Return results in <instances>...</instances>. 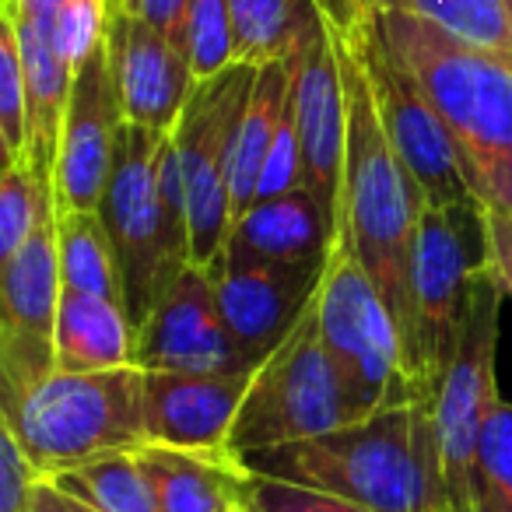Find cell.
<instances>
[{"mask_svg":"<svg viewBox=\"0 0 512 512\" xmlns=\"http://www.w3.org/2000/svg\"><path fill=\"white\" fill-rule=\"evenodd\" d=\"M249 474L306 484L372 512H453L428 397L390 404L316 439L235 456Z\"/></svg>","mask_w":512,"mask_h":512,"instance_id":"obj_1","label":"cell"},{"mask_svg":"<svg viewBox=\"0 0 512 512\" xmlns=\"http://www.w3.org/2000/svg\"><path fill=\"white\" fill-rule=\"evenodd\" d=\"M337 46H341L344 85H348V158H344L337 239L355 253L372 285L379 288L404 341L407 365L425 393L418 299H414V253H418V221L425 211V197L379 127L376 102L358 57L341 39Z\"/></svg>","mask_w":512,"mask_h":512,"instance_id":"obj_2","label":"cell"},{"mask_svg":"<svg viewBox=\"0 0 512 512\" xmlns=\"http://www.w3.org/2000/svg\"><path fill=\"white\" fill-rule=\"evenodd\" d=\"M372 22L446 123L470 193L512 214V64L400 11L376 8Z\"/></svg>","mask_w":512,"mask_h":512,"instance_id":"obj_3","label":"cell"},{"mask_svg":"<svg viewBox=\"0 0 512 512\" xmlns=\"http://www.w3.org/2000/svg\"><path fill=\"white\" fill-rule=\"evenodd\" d=\"M123 281V302L134 330L151 316L176 278L193 264L186 186L172 137L127 123L113 176L99 200Z\"/></svg>","mask_w":512,"mask_h":512,"instance_id":"obj_4","label":"cell"},{"mask_svg":"<svg viewBox=\"0 0 512 512\" xmlns=\"http://www.w3.org/2000/svg\"><path fill=\"white\" fill-rule=\"evenodd\" d=\"M0 425L43 477L85 467L109 453L148 446L144 369L53 372L25 397L0 404Z\"/></svg>","mask_w":512,"mask_h":512,"instance_id":"obj_5","label":"cell"},{"mask_svg":"<svg viewBox=\"0 0 512 512\" xmlns=\"http://www.w3.org/2000/svg\"><path fill=\"white\" fill-rule=\"evenodd\" d=\"M369 414L365 400L323 344L313 306V313L292 330V337L253 372V383L235 414L228 453L242 456L316 439Z\"/></svg>","mask_w":512,"mask_h":512,"instance_id":"obj_6","label":"cell"},{"mask_svg":"<svg viewBox=\"0 0 512 512\" xmlns=\"http://www.w3.org/2000/svg\"><path fill=\"white\" fill-rule=\"evenodd\" d=\"M253 64H232L228 71L197 81L172 127L179 176L186 186L190 218V256L197 267L218 260L232 228V162L242 113L256 85Z\"/></svg>","mask_w":512,"mask_h":512,"instance_id":"obj_7","label":"cell"},{"mask_svg":"<svg viewBox=\"0 0 512 512\" xmlns=\"http://www.w3.org/2000/svg\"><path fill=\"white\" fill-rule=\"evenodd\" d=\"M488 267V232L484 204H425L418 221L414 253V299H418L421 334V383L435 397L467 323L470 288Z\"/></svg>","mask_w":512,"mask_h":512,"instance_id":"obj_8","label":"cell"},{"mask_svg":"<svg viewBox=\"0 0 512 512\" xmlns=\"http://www.w3.org/2000/svg\"><path fill=\"white\" fill-rule=\"evenodd\" d=\"M316 320H320L323 344L369 411L425 397L407 365L404 341L383 295L341 239L334 246L320 299H316Z\"/></svg>","mask_w":512,"mask_h":512,"instance_id":"obj_9","label":"cell"},{"mask_svg":"<svg viewBox=\"0 0 512 512\" xmlns=\"http://www.w3.org/2000/svg\"><path fill=\"white\" fill-rule=\"evenodd\" d=\"M505 288L491 267H484L470 288L467 323H463L460 348L449 362L442 383L435 386V432H439L442 477L453 512H474L470 498V474L481 432L488 425L491 411L498 407V323H502Z\"/></svg>","mask_w":512,"mask_h":512,"instance_id":"obj_10","label":"cell"},{"mask_svg":"<svg viewBox=\"0 0 512 512\" xmlns=\"http://www.w3.org/2000/svg\"><path fill=\"white\" fill-rule=\"evenodd\" d=\"M348 50L358 57L365 81H369L379 127H383L386 141L393 144L397 158L404 162V169L418 183L425 204L477 200L460 169V158H456L446 123L439 120L435 106L421 92L418 78L404 67V60L386 46L376 22H369L365 36L358 43H351Z\"/></svg>","mask_w":512,"mask_h":512,"instance_id":"obj_11","label":"cell"},{"mask_svg":"<svg viewBox=\"0 0 512 512\" xmlns=\"http://www.w3.org/2000/svg\"><path fill=\"white\" fill-rule=\"evenodd\" d=\"M64 278L57 256V211L0 267V404L25 397L57 372V316Z\"/></svg>","mask_w":512,"mask_h":512,"instance_id":"obj_12","label":"cell"},{"mask_svg":"<svg viewBox=\"0 0 512 512\" xmlns=\"http://www.w3.org/2000/svg\"><path fill=\"white\" fill-rule=\"evenodd\" d=\"M123 127H127V109H123L109 46L102 39L74 67L71 99H67L64 130H60L57 169H53L57 211H99V200L106 193L109 176H113Z\"/></svg>","mask_w":512,"mask_h":512,"instance_id":"obj_13","label":"cell"},{"mask_svg":"<svg viewBox=\"0 0 512 512\" xmlns=\"http://www.w3.org/2000/svg\"><path fill=\"white\" fill-rule=\"evenodd\" d=\"M327 267L330 264H260L221 256L207 267L221 316L256 369L313 313Z\"/></svg>","mask_w":512,"mask_h":512,"instance_id":"obj_14","label":"cell"},{"mask_svg":"<svg viewBox=\"0 0 512 512\" xmlns=\"http://www.w3.org/2000/svg\"><path fill=\"white\" fill-rule=\"evenodd\" d=\"M144 372H256L228 330L207 267L190 264L137 327Z\"/></svg>","mask_w":512,"mask_h":512,"instance_id":"obj_15","label":"cell"},{"mask_svg":"<svg viewBox=\"0 0 512 512\" xmlns=\"http://www.w3.org/2000/svg\"><path fill=\"white\" fill-rule=\"evenodd\" d=\"M295 123H299L306 186L337 225L344 158H348V85H344L341 46L330 22L295 53Z\"/></svg>","mask_w":512,"mask_h":512,"instance_id":"obj_16","label":"cell"},{"mask_svg":"<svg viewBox=\"0 0 512 512\" xmlns=\"http://www.w3.org/2000/svg\"><path fill=\"white\" fill-rule=\"evenodd\" d=\"M106 46L116 81H120L127 123L172 134L193 85H197L186 50L176 39L162 36L148 22L120 8H109Z\"/></svg>","mask_w":512,"mask_h":512,"instance_id":"obj_17","label":"cell"},{"mask_svg":"<svg viewBox=\"0 0 512 512\" xmlns=\"http://www.w3.org/2000/svg\"><path fill=\"white\" fill-rule=\"evenodd\" d=\"M253 372H144V435L155 446L228 453Z\"/></svg>","mask_w":512,"mask_h":512,"instance_id":"obj_18","label":"cell"},{"mask_svg":"<svg viewBox=\"0 0 512 512\" xmlns=\"http://www.w3.org/2000/svg\"><path fill=\"white\" fill-rule=\"evenodd\" d=\"M337 225L309 186L281 197L256 200L232 221L221 246V260H260V264H330Z\"/></svg>","mask_w":512,"mask_h":512,"instance_id":"obj_19","label":"cell"},{"mask_svg":"<svg viewBox=\"0 0 512 512\" xmlns=\"http://www.w3.org/2000/svg\"><path fill=\"white\" fill-rule=\"evenodd\" d=\"M0 18L15 29L22 53L25 88H29V169L43 186L53 190L60 130H64L67 99H71L74 67L57 46V18L4 11Z\"/></svg>","mask_w":512,"mask_h":512,"instance_id":"obj_20","label":"cell"},{"mask_svg":"<svg viewBox=\"0 0 512 512\" xmlns=\"http://www.w3.org/2000/svg\"><path fill=\"white\" fill-rule=\"evenodd\" d=\"M162 512H242L249 470L232 453L148 446L137 449Z\"/></svg>","mask_w":512,"mask_h":512,"instance_id":"obj_21","label":"cell"},{"mask_svg":"<svg viewBox=\"0 0 512 512\" xmlns=\"http://www.w3.org/2000/svg\"><path fill=\"white\" fill-rule=\"evenodd\" d=\"M137 365V330L120 302L64 288L57 316V369L106 372Z\"/></svg>","mask_w":512,"mask_h":512,"instance_id":"obj_22","label":"cell"},{"mask_svg":"<svg viewBox=\"0 0 512 512\" xmlns=\"http://www.w3.org/2000/svg\"><path fill=\"white\" fill-rule=\"evenodd\" d=\"M295 99V57L274 60L256 71V85L249 95V106L242 113L239 137H235V162H232V221L256 204L264 162L274 148L285 113Z\"/></svg>","mask_w":512,"mask_h":512,"instance_id":"obj_23","label":"cell"},{"mask_svg":"<svg viewBox=\"0 0 512 512\" xmlns=\"http://www.w3.org/2000/svg\"><path fill=\"white\" fill-rule=\"evenodd\" d=\"M239 64L292 60L327 25L316 0H228Z\"/></svg>","mask_w":512,"mask_h":512,"instance_id":"obj_24","label":"cell"},{"mask_svg":"<svg viewBox=\"0 0 512 512\" xmlns=\"http://www.w3.org/2000/svg\"><path fill=\"white\" fill-rule=\"evenodd\" d=\"M57 256L64 288L123 302V281L116 253L99 211H57Z\"/></svg>","mask_w":512,"mask_h":512,"instance_id":"obj_25","label":"cell"},{"mask_svg":"<svg viewBox=\"0 0 512 512\" xmlns=\"http://www.w3.org/2000/svg\"><path fill=\"white\" fill-rule=\"evenodd\" d=\"M46 481H53L60 491L81 498L99 512H162L148 470L137 460V449L134 453L99 456L85 467L64 470V474L46 477Z\"/></svg>","mask_w":512,"mask_h":512,"instance_id":"obj_26","label":"cell"},{"mask_svg":"<svg viewBox=\"0 0 512 512\" xmlns=\"http://www.w3.org/2000/svg\"><path fill=\"white\" fill-rule=\"evenodd\" d=\"M379 8L421 18L470 46H481L512 64V15L505 0H376Z\"/></svg>","mask_w":512,"mask_h":512,"instance_id":"obj_27","label":"cell"},{"mask_svg":"<svg viewBox=\"0 0 512 512\" xmlns=\"http://www.w3.org/2000/svg\"><path fill=\"white\" fill-rule=\"evenodd\" d=\"M474 512H512V400H498L477 442L470 474Z\"/></svg>","mask_w":512,"mask_h":512,"instance_id":"obj_28","label":"cell"},{"mask_svg":"<svg viewBox=\"0 0 512 512\" xmlns=\"http://www.w3.org/2000/svg\"><path fill=\"white\" fill-rule=\"evenodd\" d=\"M57 211L53 190L32 176L29 162H4L0 172V260L25 246L39 221Z\"/></svg>","mask_w":512,"mask_h":512,"instance_id":"obj_29","label":"cell"},{"mask_svg":"<svg viewBox=\"0 0 512 512\" xmlns=\"http://www.w3.org/2000/svg\"><path fill=\"white\" fill-rule=\"evenodd\" d=\"M183 50L197 81H207L239 64L228 0H193L183 29Z\"/></svg>","mask_w":512,"mask_h":512,"instance_id":"obj_30","label":"cell"},{"mask_svg":"<svg viewBox=\"0 0 512 512\" xmlns=\"http://www.w3.org/2000/svg\"><path fill=\"white\" fill-rule=\"evenodd\" d=\"M0 144L4 162H29V88L18 39L0 18Z\"/></svg>","mask_w":512,"mask_h":512,"instance_id":"obj_31","label":"cell"},{"mask_svg":"<svg viewBox=\"0 0 512 512\" xmlns=\"http://www.w3.org/2000/svg\"><path fill=\"white\" fill-rule=\"evenodd\" d=\"M242 512H372L358 502H348L341 495H330L306 484L278 481V477L249 474Z\"/></svg>","mask_w":512,"mask_h":512,"instance_id":"obj_32","label":"cell"},{"mask_svg":"<svg viewBox=\"0 0 512 512\" xmlns=\"http://www.w3.org/2000/svg\"><path fill=\"white\" fill-rule=\"evenodd\" d=\"M109 0H64L57 15V46L67 64L78 67L106 39Z\"/></svg>","mask_w":512,"mask_h":512,"instance_id":"obj_33","label":"cell"},{"mask_svg":"<svg viewBox=\"0 0 512 512\" xmlns=\"http://www.w3.org/2000/svg\"><path fill=\"white\" fill-rule=\"evenodd\" d=\"M39 481L43 474L25 460L15 435L0 425V512H32Z\"/></svg>","mask_w":512,"mask_h":512,"instance_id":"obj_34","label":"cell"},{"mask_svg":"<svg viewBox=\"0 0 512 512\" xmlns=\"http://www.w3.org/2000/svg\"><path fill=\"white\" fill-rule=\"evenodd\" d=\"M193 0H116L109 8H120L127 15L148 22L151 29H158L162 36L176 39L183 46V29H186V15H190Z\"/></svg>","mask_w":512,"mask_h":512,"instance_id":"obj_35","label":"cell"},{"mask_svg":"<svg viewBox=\"0 0 512 512\" xmlns=\"http://www.w3.org/2000/svg\"><path fill=\"white\" fill-rule=\"evenodd\" d=\"M323 11V18L330 22L334 36L341 39L344 46L358 43L369 29L372 15H376V0H316Z\"/></svg>","mask_w":512,"mask_h":512,"instance_id":"obj_36","label":"cell"},{"mask_svg":"<svg viewBox=\"0 0 512 512\" xmlns=\"http://www.w3.org/2000/svg\"><path fill=\"white\" fill-rule=\"evenodd\" d=\"M484 232H488V267L512 299V214L484 207Z\"/></svg>","mask_w":512,"mask_h":512,"instance_id":"obj_37","label":"cell"},{"mask_svg":"<svg viewBox=\"0 0 512 512\" xmlns=\"http://www.w3.org/2000/svg\"><path fill=\"white\" fill-rule=\"evenodd\" d=\"M32 512H99V509H92V505H85L81 498L60 491L57 484L43 477V481L36 484V495H32Z\"/></svg>","mask_w":512,"mask_h":512,"instance_id":"obj_38","label":"cell"},{"mask_svg":"<svg viewBox=\"0 0 512 512\" xmlns=\"http://www.w3.org/2000/svg\"><path fill=\"white\" fill-rule=\"evenodd\" d=\"M505 4H509V15H512V0H505Z\"/></svg>","mask_w":512,"mask_h":512,"instance_id":"obj_39","label":"cell"},{"mask_svg":"<svg viewBox=\"0 0 512 512\" xmlns=\"http://www.w3.org/2000/svg\"><path fill=\"white\" fill-rule=\"evenodd\" d=\"M109 4H116V0H109Z\"/></svg>","mask_w":512,"mask_h":512,"instance_id":"obj_40","label":"cell"}]
</instances>
